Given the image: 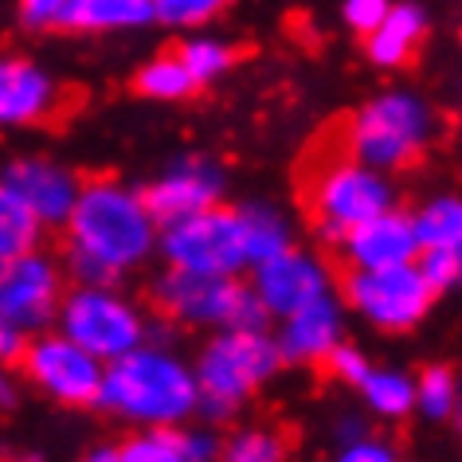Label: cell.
<instances>
[{
    "instance_id": "1",
    "label": "cell",
    "mask_w": 462,
    "mask_h": 462,
    "mask_svg": "<svg viewBox=\"0 0 462 462\" xmlns=\"http://www.w3.org/2000/svg\"><path fill=\"white\" fill-rule=\"evenodd\" d=\"M75 259L71 267L87 286H110L114 274L142 263L153 247V216L142 196L114 180H95L79 189L67 216Z\"/></svg>"
},
{
    "instance_id": "2",
    "label": "cell",
    "mask_w": 462,
    "mask_h": 462,
    "mask_svg": "<svg viewBox=\"0 0 462 462\" xmlns=\"http://www.w3.org/2000/svg\"><path fill=\"white\" fill-rule=\"evenodd\" d=\"M196 400H200L196 376L177 356L161 349H142L137 345V349L114 356L110 368H102L98 403L125 415V420L165 427L192 415Z\"/></svg>"
},
{
    "instance_id": "3",
    "label": "cell",
    "mask_w": 462,
    "mask_h": 462,
    "mask_svg": "<svg viewBox=\"0 0 462 462\" xmlns=\"http://www.w3.org/2000/svg\"><path fill=\"white\" fill-rule=\"evenodd\" d=\"M302 200L310 208V219L321 227V236L341 239L353 224L392 208V189L380 177V169H368L349 153L345 137L337 149H329L326 134L314 145V153L306 157Z\"/></svg>"
},
{
    "instance_id": "4",
    "label": "cell",
    "mask_w": 462,
    "mask_h": 462,
    "mask_svg": "<svg viewBox=\"0 0 462 462\" xmlns=\"http://www.w3.org/2000/svg\"><path fill=\"white\" fill-rule=\"evenodd\" d=\"M279 345L263 329H224V337L208 345L192 373L200 392L196 408L208 415H231L239 400L279 373Z\"/></svg>"
},
{
    "instance_id": "5",
    "label": "cell",
    "mask_w": 462,
    "mask_h": 462,
    "mask_svg": "<svg viewBox=\"0 0 462 462\" xmlns=\"http://www.w3.org/2000/svg\"><path fill=\"white\" fill-rule=\"evenodd\" d=\"M431 137V110L415 95L373 98L345 125V145L368 169H403Z\"/></svg>"
},
{
    "instance_id": "6",
    "label": "cell",
    "mask_w": 462,
    "mask_h": 462,
    "mask_svg": "<svg viewBox=\"0 0 462 462\" xmlns=\"http://www.w3.org/2000/svg\"><path fill=\"white\" fill-rule=\"evenodd\" d=\"M157 306L177 321L224 329H263L267 310L251 286H239L231 274H192L172 267L169 279L157 282Z\"/></svg>"
},
{
    "instance_id": "7",
    "label": "cell",
    "mask_w": 462,
    "mask_h": 462,
    "mask_svg": "<svg viewBox=\"0 0 462 462\" xmlns=\"http://www.w3.org/2000/svg\"><path fill=\"white\" fill-rule=\"evenodd\" d=\"M161 247H165L172 267L192 274H236L247 267L239 212H219L216 204L165 224Z\"/></svg>"
},
{
    "instance_id": "8",
    "label": "cell",
    "mask_w": 462,
    "mask_h": 462,
    "mask_svg": "<svg viewBox=\"0 0 462 462\" xmlns=\"http://www.w3.org/2000/svg\"><path fill=\"white\" fill-rule=\"evenodd\" d=\"M63 337L83 345L98 361L130 353L142 345L145 326L142 314L106 286H83L63 302Z\"/></svg>"
},
{
    "instance_id": "9",
    "label": "cell",
    "mask_w": 462,
    "mask_h": 462,
    "mask_svg": "<svg viewBox=\"0 0 462 462\" xmlns=\"http://www.w3.org/2000/svg\"><path fill=\"white\" fill-rule=\"evenodd\" d=\"M345 298L353 310L373 321L380 329H411L415 321L431 310V286L415 271V263H400V267H376V271H353L345 279Z\"/></svg>"
},
{
    "instance_id": "10",
    "label": "cell",
    "mask_w": 462,
    "mask_h": 462,
    "mask_svg": "<svg viewBox=\"0 0 462 462\" xmlns=\"http://www.w3.org/2000/svg\"><path fill=\"white\" fill-rule=\"evenodd\" d=\"M60 310V271L36 251L0 259V321L24 329L48 326Z\"/></svg>"
},
{
    "instance_id": "11",
    "label": "cell",
    "mask_w": 462,
    "mask_h": 462,
    "mask_svg": "<svg viewBox=\"0 0 462 462\" xmlns=\"http://www.w3.org/2000/svg\"><path fill=\"white\" fill-rule=\"evenodd\" d=\"M24 368L43 392L63 403H95L102 388V361L71 337H43L24 345Z\"/></svg>"
},
{
    "instance_id": "12",
    "label": "cell",
    "mask_w": 462,
    "mask_h": 462,
    "mask_svg": "<svg viewBox=\"0 0 462 462\" xmlns=\"http://www.w3.org/2000/svg\"><path fill=\"white\" fill-rule=\"evenodd\" d=\"M255 298L263 302L267 314H279V318H291L294 310H302L310 302L329 294V279H326V267H318L310 255L302 251H279V255L255 263Z\"/></svg>"
},
{
    "instance_id": "13",
    "label": "cell",
    "mask_w": 462,
    "mask_h": 462,
    "mask_svg": "<svg viewBox=\"0 0 462 462\" xmlns=\"http://www.w3.org/2000/svg\"><path fill=\"white\" fill-rule=\"evenodd\" d=\"M337 244H341V255L353 271L400 267V263H411L415 251H420L411 216H400V212H392V208L361 219V224H353Z\"/></svg>"
},
{
    "instance_id": "14",
    "label": "cell",
    "mask_w": 462,
    "mask_h": 462,
    "mask_svg": "<svg viewBox=\"0 0 462 462\" xmlns=\"http://www.w3.org/2000/svg\"><path fill=\"white\" fill-rule=\"evenodd\" d=\"M219 189H224V172H219L212 161H184V165L169 169L157 184H149L142 204L149 208L153 224H172V219H184L192 212H204V208L216 204Z\"/></svg>"
},
{
    "instance_id": "15",
    "label": "cell",
    "mask_w": 462,
    "mask_h": 462,
    "mask_svg": "<svg viewBox=\"0 0 462 462\" xmlns=\"http://www.w3.org/2000/svg\"><path fill=\"white\" fill-rule=\"evenodd\" d=\"M0 184L24 204L40 224H67V216H71V208H75V196H79L75 172L51 165V161H36V157L13 161V165L5 169V180Z\"/></svg>"
},
{
    "instance_id": "16",
    "label": "cell",
    "mask_w": 462,
    "mask_h": 462,
    "mask_svg": "<svg viewBox=\"0 0 462 462\" xmlns=\"http://www.w3.org/2000/svg\"><path fill=\"white\" fill-rule=\"evenodd\" d=\"M60 90L40 67L24 60H0V125H28L51 118Z\"/></svg>"
},
{
    "instance_id": "17",
    "label": "cell",
    "mask_w": 462,
    "mask_h": 462,
    "mask_svg": "<svg viewBox=\"0 0 462 462\" xmlns=\"http://www.w3.org/2000/svg\"><path fill=\"white\" fill-rule=\"evenodd\" d=\"M337 341H341V310L326 294L318 302L294 310L282 326V337L274 345H279V356H291V361H326V353Z\"/></svg>"
},
{
    "instance_id": "18",
    "label": "cell",
    "mask_w": 462,
    "mask_h": 462,
    "mask_svg": "<svg viewBox=\"0 0 462 462\" xmlns=\"http://www.w3.org/2000/svg\"><path fill=\"white\" fill-rule=\"evenodd\" d=\"M153 20V0H67L55 28L71 32H118Z\"/></svg>"
},
{
    "instance_id": "19",
    "label": "cell",
    "mask_w": 462,
    "mask_h": 462,
    "mask_svg": "<svg viewBox=\"0 0 462 462\" xmlns=\"http://www.w3.org/2000/svg\"><path fill=\"white\" fill-rule=\"evenodd\" d=\"M423 13L415 5H388L384 20L368 32V55L380 67H400L408 63L423 40Z\"/></svg>"
},
{
    "instance_id": "20",
    "label": "cell",
    "mask_w": 462,
    "mask_h": 462,
    "mask_svg": "<svg viewBox=\"0 0 462 462\" xmlns=\"http://www.w3.org/2000/svg\"><path fill=\"white\" fill-rule=\"evenodd\" d=\"M239 227H244L247 263H263L291 247V231L271 208H239Z\"/></svg>"
},
{
    "instance_id": "21",
    "label": "cell",
    "mask_w": 462,
    "mask_h": 462,
    "mask_svg": "<svg viewBox=\"0 0 462 462\" xmlns=\"http://www.w3.org/2000/svg\"><path fill=\"white\" fill-rule=\"evenodd\" d=\"M420 247H458L462 239V204L455 196H439L411 219Z\"/></svg>"
},
{
    "instance_id": "22",
    "label": "cell",
    "mask_w": 462,
    "mask_h": 462,
    "mask_svg": "<svg viewBox=\"0 0 462 462\" xmlns=\"http://www.w3.org/2000/svg\"><path fill=\"white\" fill-rule=\"evenodd\" d=\"M40 239V219L0 184V259H13L20 251H32Z\"/></svg>"
},
{
    "instance_id": "23",
    "label": "cell",
    "mask_w": 462,
    "mask_h": 462,
    "mask_svg": "<svg viewBox=\"0 0 462 462\" xmlns=\"http://www.w3.org/2000/svg\"><path fill=\"white\" fill-rule=\"evenodd\" d=\"M361 388L368 403H373V411L388 415V420H400V415H408L415 408V384L400 373H376V368H368Z\"/></svg>"
},
{
    "instance_id": "24",
    "label": "cell",
    "mask_w": 462,
    "mask_h": 462,
    "mask_svg": "<svg viewBox=\"0 0 462 462\" xmlns=\"http://www.w3.org/2000/svg\"><path fill=\"white\" fill-rule=\"evenodd\" d=\"M137 90H142L145 98H189L196 83L177 55H161V60L145 63L142 71H137Z\"/></svg>"
},
{
    "instance_id": "25",
    "label": "cell",
    "mask_w": 462,
    "mask_h": 462,
    "mask_svg": "<svg viewBox=\"0 0 462 462\" xmlns=\"http://www.w3.org/2000/svg\"><path fill=\"white\" fill-rule=\"evenodd\" d=\"M177 60L184 63V71L192 75V83L200 87V83H212L216 75H224L231 60H236V51L216 40H189V43H180Z\"/></svg>"
},
{
    "instance_id": "26",
    "label": "cell",
    "mask_w": 462,
    "mask_h": 462,
    "mask_svg": "<svg viewBox=\"0 0 462 462\" xmlns=\"http://www.w3.org/2000/svg\"><path fill=\"white\" fill-rule=\"evenodd\" d=\"M415 408H423L431 420H443V415L455 411V380H450L447 368H427L415 384Z\"/></svg>"
},
{
    "instance_id": "27",
    "label": "cell",
    "mask_w": 462,
    "mask_h": 462,
    "mask_svg": "<svg viewBox=\"0 0 462 462\" xmlns=\"http://www.w3.org/2000/svg\"><path fill=\"white\" fill-rule=\"evenodd\" d=\"M286 447L271 431H239L224 450V462H282Z\"/></svg>"
},
{
    "instance_id": "28",
    "label": "cell",
    "mask_w": 462,
    "mask_h": 462,
    "mask_svg": "<svg viewBox=\"0 0 462 462\" xmlns=\"http://www.w3.org/2000/svg\"><path fill=\"white\" fill-rule=\"evenodd\" d=\"M415 255H420L415 271L423 274V282L431 286V294L450 291V286L458 282V247H420Z\"/></svg>"
},
{
    "instance_id": "29",
    "label": "cell",
    "mask_w": 462,
    "mask_h": 462,
    "mask_svg": "<svg viewBox=\"0 0 462 462\" xmlns=\"http://www.w3.org/2000/svg\"><path fill=\"white\" fill-rule=\"evenodd\" d=\"M227 5L231 0H157L153 16H161L165 24H177V28H192V24L212 20L216 13H224Z\"/></svg>"
},
{
    "instance_id": "30",
    "label": "cell",
    "mask_w": 462,
    "mask_h": 462,
    "mask_svg": "<svg viewBox=\"0 0 462 462\" xmlns=\"http://www.w3.org/2000/svg\"><path fill=\"white\" fill-rule=\"evenodd\" d=\"M118 462H184L172 435H142L118 450Z\"/></svg>"
},
{
    "instance_id": "31",
    "label": "cell",
    "mask_w": 462,
    "mask_h": 462,
    "mask_svg": "<svg viewBox=\"0 0 462 462\" xmlns=\"http://www.w3.org/2000/svg\"><path fill=\"white\" fill-rule=\"evenodd\" d=\"M326 361H329L333 373H337L341 380H349V384H361V380L368 376V368H373L365 361V353H356V349H349V345H341V341L326 353Z\"/></svg>"
},
{
    "instance_id": "32",
    "label": "cell",
    "mask_w": 462,
    "mask_h": 462,
    "mask_svg": "<svg viewBox=\"0 0 462 462\" xmlns=\"http://www.w3.org/2000/svg\"><path fill=\"white\" fill-rule=\"evenodd\" d=\"M388 13V0H345V20H349V28L356 32H373L380 20Z\"/></svg>"
},
{
    "instance_id": "33",
    "label": "cell",
    "mask_w": 462,
    "mask_h": 462,
    "mask_svg": "<svg viewBox=\"0 0 462 462\" xmlns=\"http://www.w3.org/2000/svg\"><path fill=\"white\" fill-rule=\"evenodd\" d=\"M63 8H67V0H20V16L32 28H55Z\"/></svg>"
},
{
    "instance_id": "34",
    "label": "cell",
    "mask_w": 462,
    "mask_h": 462,
    "mask_svg": "<svg viewBox=\"0 0 462 462\" xmlns=\"http://www.w3.org/2000/svg\"><path fill=\"white\" fill-rule=\"evenodd\" d=\"M172 443H177L184 462H212L219 455V447H216L212 435H189V431H184V435H172Z\"/></svg>"
},
{
    "instance_id": "35",
    "label": "cell",
    "mask_w": 462,
    "mask_h": 462,
    "mask_svg": "<svg viewBox=\"0 0 462 462\" xmlns=\"http://www.w3.org/2000/svg\"><path fill=\"white\" fill-rule=\"evenodd\" d=\"M337 462H396V455L384 443H353Z\"/></svg>"
},
{
    "instance_id": "36",
    "label": "cell",
    "mask_w": 462,
    "mask_h": 462,
    "mask_svg": "<svg viewBox=\"0 0 462 462\" xmlns=\"http://www.w3.org/2000/svg\"><path fill=\"white\" fill-rule=\"evenodd\" d=\"M24 353V333L8 321H0V361H16Z\"/></svg>"
},
{
    "instance_id": "37",
    "label": "cell",
    "mask_w": 462,
    "mask_h": 462,
    "mask_svg": "<svg viewBox=\"0 0 462 462\" xmlns=\"http://www.w3.org/2000/svg\"><path fill=\"white\" fill-rule=\"evenodd\" d=\"M83 462H118V450H95V455H87Z\"/></svg>"
},
{
    "instance_id": "38",
    "label": "cell",
    "mask_w": 462,
    "mask_h": 462,
    "mask_svg": "<svg viewBox=\"0 0 462 462\" xmlns=\"http://www.w3.org/2000/svg\"><path fill=\"white\" fill-rule=\"evenodd\" d=\"M8 400H13V388H8V380L0 376V403H8Z\"/></svg>"
},
{
    "instance_id": "39",
    "label": "cell",
    "mask_w": 462,
    "mask_h": 462,
    "mask_svg": "<svg viewBox=\"0 0 462 462\" xmlns=\"http://www.w3.org/2000/svg\"><path fill=\"white\" fill-rule=\"evenodd\" d=\"M153 5H157V0H153Z\"/></svg>"
}]
</instances>
